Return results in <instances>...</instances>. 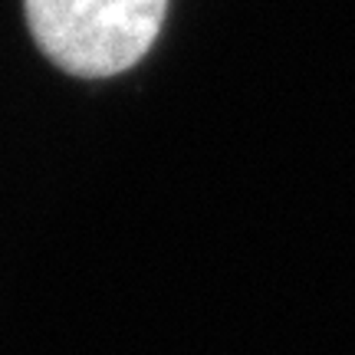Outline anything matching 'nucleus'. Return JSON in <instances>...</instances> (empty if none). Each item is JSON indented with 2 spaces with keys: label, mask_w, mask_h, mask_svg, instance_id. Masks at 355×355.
Returning <instances> with one entry per match:
<instances>
[{
  "label": "nucleus",
  "mask_w": 355,
  "mask_h": 355,
  "mask_svg": "<svg viewBox=\"0 0 355 355\" xmlns=\"http://www.w3.org/2000/svg\"><path fill=\"white\" fill-rule=\"evenodd\" d=\"M40 50L79 79L115 76L152 50L168 0H24Z\"/></svg>",
  "instance_id": "obj_1"
}]
</instances>
